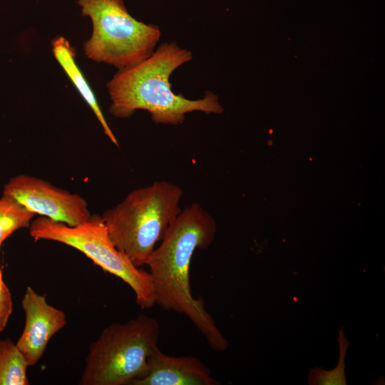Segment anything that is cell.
<instances>
[{
    "mask_svg": "<svg viewBox=\"0 0 385 385\" xmlns=\"http://www.w3.org/2000/svg\"><path fill=\"white\" fill-rule=\"evenodd\" d=\"M216 222L200 204L181 210L168 228L160 245L146 265L150 270L155 304L163 309L185 315L215 351H224L228 341L206 310L204 301L193 297L190 267L197 249L207 248L215 239Z\"/></svg>",
    "mask_w": 385,
    "mask_h": 385,
    "instance_id": "1",
    "label": "cell"
},
{
    "mask_svg": "<svg viewBox=\"0 0 385 385\" xmlns=\"http://www.w3.org/2000/svg\"><path fill=\"white\" fill-rule=\"evenodd\" d=\"M192 58L190 51L165 42L140 63L118 70L106 86L110 113L127 118L137 110H145L154 123L169 125L183 123L185 115L193 111L221 113L218 97L211 91L201 99L190 100L172 91L170 75Z\"/></svg>",
    "mask_w": 385,
    "mask_h": 385,
    "instance_id": "2",
    "label": "cell"
},
{
    "mask_svg": "<svg viewBox=\"0 0 385 385\" xmlns=\"http://www.w3.org/2000/svg\"><path fill=\"white\" fill-rule=\"evenodd\" d=\"M183 191L165 180L130 192L101 215L115 247L137 267L147 260L181 212Z\"/></svg>",
    "mask_w": 385,
    "mask_h": 385,
    "instance_id": "3",
    "label": "cell"
},
{
    "mask_svg": "<svg viewBox=\"0 0 385 385\" xmlns=\"http://www.w3.org/2000/svg\"><path fill=\"white\" fill-rule=\"evenodd\" d=\"M160 332L158 322L143 314L107 326L90 346L79 384H128L148 368Z\"/></svg>",
    "mask_w": 385,
    "mask_h": 385,
    "instance_id": "4",
    "label": "cell"
},
{
    "mask_svg": "<svg viewBox=\"0 0 385 385\" xmlns=\"http://www.w3.org/2000/svg\"><path fill=\"white\" fill-rule=\"evenodd\" d=\"M93 31L83 45L86 56L122 70L148 58L160 40L159 26L133 18L123 0H77Z\"/></svg>",
    "mask_w": 385,
    "mask_h": 385,
    "instance_id": "5",
    "label": "cell"
},
{
    "mask_svg": "<svg viewBox=\"0 0 385 385\" xmlns=\"http://www.w3.org/2000/svg\"><path fill=\"white\" fill-rule=\"evenodd\" d=\"M29 234L35 240L55 241L80 251L104 271L127 284L142 309H150L155 304L150 273L135 266L115 247L101 215H91L75 226L40 216L31 221Z\"/></svg>",
    "mask_w": 385,
    "mask_h": 385,
    "instance_id": "6",
    "label": "cell"
},
{
    "mask_svg": "<svg viewBox=\"0 0 385 385\" xmlns=\"http://www.w3.org/2000/svg\"><path fill=\"white\" fill-rule=\"evenodd\" d=\"M2 195L15 199L34 214L70 226L77 225L91 215L83 197L29 175L10 179Z\"/></svg>",
    "mask_w": 385,
    "mask_h": 385,
    "instance_id": "7",
    "label": "cell"
},
{
    "mask_svg": "<svg viewBox=\"0 0 385 385\" xmlns=\"http://www.w3.org/2000/svg\"><path fill=\"white\" fill-rule=\"evenodd\" d=\"M21 306L25 323L16 344L29 366H34L43 355L50 339L66 326V315L48 304L46 295L31 287L26 289Z\"/></svg>",
    "mask_w": 385,
    "mask_h": 385,
    "instance_id": "8",
    "label": "cell"
},
{
    "mask_svg": "<svg viewBox=\"0 0 385 385\" xmlns=\"http://www.w3.org/2000/svg\"><path fill=\"white\" fill-rule=\"evenodd\" d=\"M130 385H217L209 368L192 356H172L159 349L150 359L148 368Z\"/></svg>",
    "mask_w": 385,
    "mask_h": 385,
    "instance_id": "9",
    "label": "cell"
},
{
    "mask_svg": "<svg viewBox=\"0 0 385 385\" xmlns=\"http://www.w3.org/2000/svg\"><path fill=\"white\" fill-rule=\"evenodd\" d=\"M51 45L55 58L63 68L81 96L96 115L106 135L108 136L113 144L119 146L115 136L102 113L93 91L75 61L76 51L74 48L71 46L68 40L63 36H58L53 38Z\"/></svg>",
    "mask_w": 385,
    "mask_h": 385,
    "instance_id": "10",
    "label": "cell"
},
{
    "mask_svg": "<svg viewBox=\"0 0 385 385\" xmlns=\"http://www.w3.org/2000/svg\"><path fill=\"white\" fill-rule=\"evenodd\" d=\"M29 365L10 339L0 340V385H28Z\"/></svg>",
    "mask_w": 385,
    "mask_h": 385,
    "instance_id": "11",
    "label": "cell"
},
{
    "mask_svg": "<svg viewBox=\"0 0 385 385\" xmlns=\"http://www.w3.org/2000/svg\"><path fill=\"white\" fill-rule=\"evenodd\" d=\"M34 215L15 199L2 195L0 198V245L16 230L29 227Z\"/></svg>",
    "mask_w": 385,
    "mask_h": 385,
    "instance_id": "12",
    "label": "cell"
},
{
    "mask_svg": "<svg viewBox=\"0 0 385 385\" xmlns=\"http://www.w3.org/2000/svg\"><path fill=\"white\" fill-rule=\"evenodd\" d=\"M337 340L339 345V354L337 366L331 371H326L319 367L311 369L308 376V382L309 384H346L344 373V359L349 342L344 335L343 328L339 331Z\"/></svg>",
    "mask_w": 385,
    "mask_h": 385,
    "instance_id": "13",
    "label": "cell"
},
{
    "mask_svg": "<svg viewBox=\"0 0 385 385\" xmlns=\"http://www.w3.org/2000/svg\"><path fill=\"white\" fill-rule=\"evenodd\" d=\"M1 245H0L1 250ZM13 312V301L11 292L3 279L0 267V332L6 328Z\"/></svg>",
    "mask_w": 385,
    "mask_h": 385,
    "instance_id": "14",
    "label": "cell"
}]
</instances>
